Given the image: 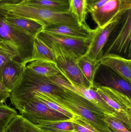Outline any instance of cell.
<instances>
[{"label":"cell","instance_id":"cell-1","mask_svg":"<svg viewBox=\"0 0 131 132\" xmlns=\"http://www.w3.org/2000/svg\"><path fill=\"white\" fill-rule=\"evenodd\" d=\"M62 87L63 90L57 94H44L73 115L82 117L97 131L113 132L104 121L105 114L99 108L75 92Z\"/></svg>","mask_w":131,"mask_h":132},{"label":"cell","instance_id":"cell-35","mask_svg":"<svg viewBox=\"0 0 131 132\" xmlns=\"http://www.w3.org/2000/svg\"><path fill=\"white\" fill-rule=\"evenodd\" d=\"M112 131H113V132H117L116 131H114V130H112Z\"/></svg>","mask_w":131,"mask_h":132},{"label":"cell","instance_id":"cell-22","mask_svg":"<svg viewBox=\"0 0 131 132\" xmlns=\"http://www.w3.org/2000/svg\"><path fill=\"white\" fill-rule=\"evenodd\" d=\"M69 12L80 24L85 23L88 12L86 0H69Z\"/></svg>","mask_w":131,"mask_h":132},{"label":"cell","instance_id":"cell-8","mask_svg":"<svg viewBox=\"0 0 131 132\" xmlns=\"http://www.w3.org/2000/svg\"><path fill=\"white\" fill-rule=\"evenodd\" d=\"M131 9V0H108L101 7L90 12L94 21L103 28Z\"/></svg>","mask_w":131,"mask_h":132},{"label":"cell","instance_id":"cell-20","mask_svg":"<svg viewBox=\"0 0 131 132\" xmlns=\"http://www.w3.org/2000/svg\"><path fill=\"white\" fill-rule=\"evenodd\" d=\"M77 64L83 75L90 84V88H92L95 75L101 65L100 62L91 60L84 55L77 59Z\"/></svg>","mask_w":131,"mask_h":132},{"label":"cell","instance_id":"cell-7","mask_svg":"<svg viewBox=\"0 0 131 132\" xmlns=\"http://www.w3.org/2000/svg\"><path fill=\"white\" fill-rule=\"evenodd\" d=\"M48 77L56 84L69 89L88 100L99 108L105 114L111 115L115 112L92 88L67 80L61 74Z\"/></svg>","mask_w":131,"mask_h":132},{"label":"cell","instance_id":"cell-3","mask_svg":"<svg viewBox=\"0 0 131 132\" xmlns=\"http://www.w3.org/2000/svg\"><path fill=\"white\" fill-rule=\"evenodd\" d=\"M0 11L38 22L45 26L79 25L77 19L70 12L59 13L24 2L16 4L0 3Z\"/></svg>","mask_w":131,"mask_h":132},{"label":"cell","instance_id":"cell-29","mask_svg":"<svg viewBox=\"0 0 131 132\" xmlns=\"http://www.w3.org/2000/svg\"><path fill=\"white\" fill-rule=\"evenodd\" d=\"M23 123V118L18 115L9 123L4 132H21Z\"/></svg>","mask_w":131,"mask_h":132},{"label":"cell","instance_id":"cell-19","mask_svg":"<svg viewBox=\"0 0 131 132\" xmlns=\"http://www.w3.org/2000/svg\"><path fill=\"white\" fill-rule=\"evenodd\" d=\"M36 60H45L55 63V58L52 50L37 36L34 38L32 55L28 63Z\"/></svg>","mask_w":131,"mask_h":132},{"label":"cell","instance_id":"cell-14","mask_svg":"<svg viewBox=\"0 0 131 132\" xmlns=\"http://www.w3.org/2000/svg\"><path fill=\"white\" fill-rule=\"evenodd\" d=\"M126 19L121 29L105 53L112 52L128 53L131 55V9L127 12Z\"/></svg>","mask_w":131,"mask_h":132},{"label":"cell","instance_id":"cell-30","mask_svg":"<svg viewBox=\"0 0 131 132\" xmlns=\"http://www.w3.org/2000/svg\"><path fill=\"white\" fill-rule=\"evenodd\" d=\"M108 0H86L88 12H90L101 7Z\"/></svg>","mask_w":131,"mask_h":132},{"label":"cell","instance_id":"cell-2","mask_svg":"<svg viewBox=\"0 0 131 132\" xmlns=\"http://www.w3.org/2000/svg\"><path fill=\"white\" fill-rule=\"evenodd\" d=\"M63 90L62 87L54 83L48 77L35 74L26 67L21 81L11 93L10 100L21 113L35 92L57 95Z\"/></svg>","mask_w":131,"mask_h":132},{"label":"cell","instance_id":"cell-26","mask_svg":"<svg viewBox=\"0 0 131 132\" xmlns=\"http://www.w3.org/2000/svg\"><path fill=\"white\" fill-rule=\"evenodd\" d=\"M34 96L39 99L43 103H44L50 108L61 112L63 114L69 118L72 119L74 116L73 114L67 111L66 110L59 106L58 105L48 99L43 93L39 92H35L33 94V96Z\"/></svg>","mask_w":131,"mask_h":132},{"label":"cell","instance_id":"cell-4","mask_svg":"<svg viewBox=\"0 0 131 132\" xmlns=\"http://www.w3.org/2000/svg\"><path fill=\"white\" fill-rule=\"evenodd\" d=\"M42 42L52 50L55 56V63L58 69L66 80L90 88V84L77 64L78 58L74 54L56 43L48 41Z\"/></svg>","mask_w":131,"mask_h":132},{"label":"cell","instance_id":"cell-31","mask_svg":"<svg viewBox=\"0 0 131 132\" xmlns=\"http://www.w3.org/2000/svg\"><path fill=\"white\" fill-rule=\"evenodd\" d=\"M21 132H44L37 126L23 118V123Z\"/></svg>","mask_w":131,"mask_h":132},{"label":"cell","instance_id":"cell-15","mask_svg":"<svg viewBox=\"0 0 131 132\" xmlns=\"http://www.w3.org/2000/svg\"><path fill=\"white\" fill-rule=\"evenodd\" d=\"M102 65L108 68L131 84V61L114 53H105L100 60Z\"/></svg>","mask_w":131,"mask_h":132},{"label":"cell","instance_id":"cell-21","mask_svg":"<svg viewBox=\"0 0 131 132\" xmlns=\"http://www.w3.org/2000/svg\"><path fill=\"white\" fill-rule=\"evenodd\" d=\"M23 2L55 12H69V0H25Z\"/></svg>","mask_w":131,"mask_h":132},{"label":"cell","instance_id":"cell-24","mask_svg":"<svg viewBox=\"0 0 131 132\" xmlns=\"http://www.w3.org/2000/svg\"><path fill=\"white\" fill-rule=\"evenodd\" d=\"M17 115V111L6 105L0 104V132H4L11 121Z\"/></svg>","mask_w":131,"mask_h":132},{"label":"cell","instance_id":"cell-6","mask_svg":"<svg viewBox=\"0 0 131 132\" xmlns=\"http://www.w3.org/2000/svg\"><path fill=\"white\" fill-rule=\"evenodd\" d=\"M21 114L23 119L36 126L43 122L70 119L61 112L50 108L34 96L24 106Z\"/></svg>","mask_w":131,"mask_h":132},{"label":"cell","instance_id":"cell-18","mask_svg":"<svg viewBox=\"0 0 131 132\" xmlns=\"http://www.w3.org/2000/svg\"><path fill=\"white\" fill-rule=\"evenodd\" d=\"M26 68L35 74L45 77L61 74L55 63L42 60H36L29 63Z\"/></svg>","mask_w":131,"mask_h":132},{"label":"cell","instance_id":"cell-9","mask_svg":"<svg viewBox=\"0 0 131 132\" xmlns=\"http://www.w3.org/2000/svg\"><path fill=\"white\" fill-rule=\"evenodd\" d=\"M122 17L116 18L103 28L98 26L94 29L87 52L85 54L88 59L100 62L103 56V48L113 31L120 23Z\"/></svg>","mask_w":131,"mask_h":132},{"label":"cell","instance_id":"cell-12","mask_svg":"<svg viewBox=\"0 0 131 132\" xmlns=\"http://www.w3.org/2000/svg\"><path fill=\"white\" fill-rule=\"evenodd\" d=\"M26 65L13 59L0 67V81L10 93L21 81Z\"/></svg>","mask_w":131,"mask_h":132},{"label":"cell","instance_id":"cell-10","mask_svg":"<svg viewBox=\"0 0 131 132\" xmlns=\"http://www.w3.org/2000/svg\"><path fill=\"white\" fill-rule=\"evenodd\" d=\"M42 41L56 43L65 50L74 54L78 58L86 54L90 39H83L55 35L43 31L37 35Z\"/></svg>","mask_w":131,"mask_h":132},{"label":"cell","instance_id":"cell-5","mask_svg":"<svg viewBox=\"0 0 131 132\" xmlns=\"http://www.w3.org/2000/svg\"><path fill=\"white\" fill-rule=\"evenodd\" d=\"M34 38L12 26L0 15V42H5L15 48L19 62L27 65L32 55Z\"/></svg>","mask_w":131,"mask_h":132},{"label":"cell","instance_id":"cell-34","mask_svg":"<svg viewBox=\"0 0 131 132\" xmlns=\"http://www.w3.org/2000/svg\"><path fill=\"white\" fill-rule=\"evenodd\" d=\"M42 130V129H41ZM44 132H77L74 130H71V131H43Z\"/></svg>","mask_w":131,"mask_h":132},{"label":"cell","instance_id":"cell-13","mask_svg":"<svg viewBox=\"0 0 131 132\" xmlns=\"http://www.w3.org/2000/svg\"><path fill=\"white\" fill-rule=\"evenodd\" d=\"M104 66L98 74L97 81L94 84L115 89L131 98V84L107 67Z\"/></svg>","mask_w":131,"mask_h":132},{"label":"cell","instance_id":"cell-33","mask_svg":"<svg viewBox=\"0 0 131 132\" xmlns=\"http://www.w3.org/2000/svg\"><path fill=\"white\" fill-rule=\"evenodd\" d=\"M25 1V0H0V3L16 4L23 2Z\"/></svg>","mask_w":131,"mask_h":132},{"label":"cell","instance_id":"cell-11","mask_svg":"<svg viewBox=\"0 0 131 132\" xmlns=\"http://www.w3.org/2000/svg\"><path fill=\"white\" fill-rule=\"evenodd\" d=\"M95 90L106 103L116 112L131 116V100L127 95L115 89L94 84Z\"/></svg>","mask_w":131,"mask_h":132},{"label":"cell","instance_id":"cell-32","mask_svg":"<svg viewBox=\"0 0 131 132\" xmlns=\"http://www.w3.org/2000/svg\"><path fill=\"white\" fill-rule=\"evenodd\" d=\"M10 96L11 93L0 81V104L5 102Z\"/></svg>","mask_w":131,"mask_h":132},{"label":"cell","instance_id":"cell-25","mask_svg":"<svg viewBox=\"0 0 131 132\" xmlns=\"http://www.w3.org/2000/svg\"><path fill=\"white\" fill-rule=\"evenodd\" d=\"M18 54L12 46L4 42H0V67L8 62L18 58Z\"/></svg>","mask_w":131,"mask_h":132},{"label":"cell","instance_id":"cell-27","mask_svg":"<svg viewBox=\"0 0 131 132\" xmlns=\"http://www.w3.org/2000/svg\"><path fill=\"white\" fill-rule=\"evenodd\" d=\"M70 121L73 123L74 130L77 132H98L78 116L74 115Z\"/></svg>","mask_w":131,"mask_h":132},{"label":"cell","instance_id":"cell-23","mask_svg":"<svg viewBox=\"0 0 131 132\" xmlns=\"http://www.w3.org/2000/svg\"><path fill=\"white\" fill-rule=\"evenodd\" d=\"M70 119L65 121L43 122L37 126L43 131H71L74 130V127Z\"/></svg>","mask_w":131,"mask_h":132},{"label":"cell","instance_id":"cell-17","mask_svg":"<svg viewBox=\"0 0 131 132\" xmlns=\"http://www.w3.org/2000/svg\"><path fill=\"white\" fill-rule=\"evenodd\" d=\"M44 31L55 35L83 39H90L94 32L86 22L76 26L53 25L45 26Z\"/></svg>","mask_w":131,"mask_h":132},{"label":"cell","instance_id":"cell-28","mask_svg":"<svg viewBox=\"0 0 131 132\" xmlns=\"http://www.w3.org/2000/svg\"><path fill=\"white\" fill-rule=\"evenodd\" d=\"M103 120L111 130L117 132H131L122 123L109 116L105 115Z\"/></svg>","mask_w":131,"mask_h":132},{"label":"cell","instance_id":"cell-16","mask_svg":"<svg viewBox=\"0 0 131 132\" xmlns=\"http://www.w3.org/2000/svg\"><path fill=\"white\" fill-rule=\"evenodd\" d=\"M0 15L8 24L34 38L42 31L44 28L42 24L32 19L1 11Z\"/></svg>","mask_w":131,"mask_h":132}]
</instances>
